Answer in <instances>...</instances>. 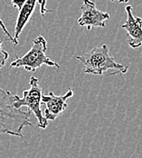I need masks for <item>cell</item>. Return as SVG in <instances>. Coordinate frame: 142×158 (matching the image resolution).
<instances>
[{"mask_svg":"<svg viewBox=\"0 0 142 158\" xmlns=\"http://www.w3.org/2000/svg\"><path fill=\"white\" fill-rule=\"evenodd\" d=\"M14 96L0 86V135L3 134L24 139L23 129L33 127L31 111H22L14 106Z\"/></svg>","mask_w":142,"mask_h":158,"instance_id":"obj_1","label":"cell"},{"mask_svg":"<svg viewBox=\"0 0 142 158\" xmlns=\"http://www.w3.org/2000/svg\"><path fill=\"white\" fill-rule=\"evenodd\" d=\"M76 58L85 66L84 73L95 76H101L108 70L113 69L116 74H126L128 66L117 63L110 54L106 45L93 48L91 51L77 56Z\"/></svg>","mask_w":142,"mask_h":158,"instance_id":"obj_2","label":"cell"},{"mask_svg":"<svg viewBox=\"0 0 142 158\" xmlns=\"http://www.w3.org/2000/svg\"><path fill=\"white\" fill-rule=\"evenodd\" d=\"M47 42L43 35L37 36L32 44L31 49L22 57L16 56V60L10 64L12 67H24L26 71L34 72L43 64L59 68V64L46 56Z\"/></svg>","mask_w":142,"mask_h":158,"instance_id":"obj_3","label":"cell"},{"mask_svg":"<svg viewBox=\"0 0 142 158\" xmlns=\"http://www.w3.org/2000/svg\"><path fill=\"white\" fill-rule=\"evenodd\" d=\"M30 89L25 90L23 92V97H19L18 95H15L14 96V106L20 109L23 106L28 108V110L33 113L37 121H38V127L41 129H45L48 127V121L45 118L42 110H41V100L43 95V88L39 85L38 78L31 77L29 79Z\"/></svg>","mask_w":142,"mask_h":158,"instance_id":"obj_4","label":"cell"},{"mask_svg":"<svg viewBox=\"0 0 142 158\" xmlns=\"http://www.w3.org/2000/svg\"><path fill=\"white\" fill-rule=\"evenodd\" d=\"M81 12V15L77 22L81 27H85L88 31L93 27H105V21L110 19V14L99 10L92 0H83Z\"/></svg>","mask_w":142,"mask_h":158,"instance_id":"obj_5","label":"cell"},{"mask_svg":"<svg viewBox=\"0 0 142 158\" xmlns=\"http://www.w3.org/2000/svg\"><path fill=\"white\" fill-rule=\"evenodd\" d=\"M73 96V91L71 89V87L68 88V92L63 95H55L53 92H49V94L46 95H42L41 102L46 106L44 112L45 118L47 121H53L59 117L68 106L66 100Z\"/></svg>","mask_w":142,"mask_h":158,"instance_id":"obj_6","label":"cell"},{"mask_svg":"<svg viewBox=\"0 0 142 158\" xmlns=\"http://www.w3.org/2000/svg\"><path fill=\"white\" fill-rule=\"evenodd\" d=\"M125 10L127 20L121 27L126 30L129 47L133 49L140 48L142 46V18L133 15V7L131 6H127Z\"/></svg>","mask_w":142,"mask_h":158,"instance_id":"obj_7","label":"cell"},{"mask_svg":"<svg viewBox=\"0 0 142 158\" xmlns=\"http://www.w3.org/2000/svg\"><path fill=\"white\" fill-rule=\"evenodd\" d=\"M36 3H37V0H26L25 4L22 6V7L18 10L19 13L16 19L15 35H14V39L16 42H18V37L23 31L24 27L29 22L32 15L34 11Z\"/></svg>","mask_w":142,"mask_h":158,"instance_id":"obj_8","label":"cell"},{"mask_svg":"<svg viewBox=\"0 0 142 158\" xmlns=\"http://www.w3.org/2000/svg\"><path fill=\"white\" fill-rule=\"evenodd\" d=\"M2 43H3V41L0 40V68L5 65V64H6L8 56H9L8 53L2 48Z\"/></svg>","mask_w":142,"mask_h":158,"instance_id":"obj_9","label":"cell"},{"mask_svg":"<svg viewBox=\"0 0 142 158\" xmlns=\"http://www.w3.org/2000/svg\"><path fill=\"white\" fill-rule=\"evenodd\" d=\"M0 27L2 28V30L4 31V33H5V34L6 35V36L8 37V40H10V41H11V42H12V43H13L14 45H17V44H18V42H16V40L14 39L13 35H11V34H10L9 32H8V30L6 29V26L4 25V22H3V21H2L1 19H0Z\"/></svg>","mask_w":142,"mask_h":158,"instance_id":"obj_10","label":"cell"},{"mask_svg":"<svg viewBox=\"0 0 142 158\" xmlns=\"http://www.w3.org/2000/svg\"><path fill=\"white\" fill-rule=\"evenodd\" d=\"M39 6H40V13L42 16H45V15L46 13H49V12H52L51 10H48L46 9V3H47V0H37Z\"/></svg>","mask_w":142,"mask_h":158,"instance_id":"obj_11","label":"cell"},{"mask_svg":"<svg viewBox=\"0 0 142 158\" xmlns=\"http://www.w3.org/2000/svg\"><path fill=\"white\" fill-rule=\"evenodd\" d=\"M26 0H11V3L14 6H16V8H18V10L22 7V6L25 4Z\"/></svg>","mask_w":142,"mask_h":158,"instance_id":"obj_12","label":"cell"},{"mask_svg":"<svg viewBox=\"0 0 142 158\" xmlns=\"http://www.w3.org/2000/svg\"><path fill=\"white\" fill-rule=\"evenodd\" d=\"M112 2H118V3H127L128 0H111Z\"/></svg>","mask_w":142,"mask_h":158,"instance_id":"obj_13","label":"cell"}]
</instances>
